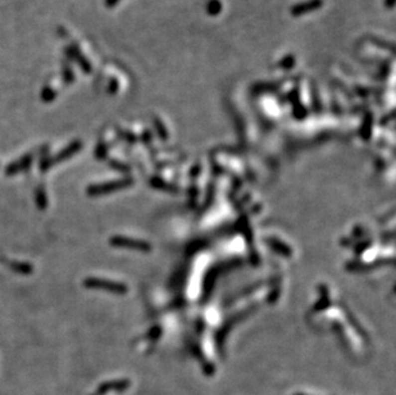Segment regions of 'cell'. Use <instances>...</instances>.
Instances as JSON below:
<instances>
[{
	"label": "cell",
	"mask_w": 396,
	"mask_h": 395,
	"mask_svg": "<svg viewBox=\"0 0 396 395\" xmlns=\"http://www.w3.org/2000/svg\"><path fill=\"white\" fill-rule=\"evenodd\" d=\"M81 147H82L81 141H78V140L73 141V143H71L69 145H67L63 150H60L58 154H55L54 157L44 159V161L41 162V171L42 172H46V171H48L51 166H54V165H57V163H62V162L67 161L68 158H71L72 156H75L76 153L80 152V150H81Z\"/></svg>",
	"instance_id": "cell-1"
},
{
	"label": "cell",
	"mask_w": 396,
	"mask_h": 395,
	"mask_svg": "<svg viewBox=\"0 0 396 395\" xmlns=\"http://www.w3.org/2000/svg\"><path fill=\"white\" fill-rule=\"evenodd\" d=\"M85 287L89 289H100V290L109 291L113 294H126L127 287L126 285L120 284V282L109 281L105 278H98V277H87L85 278L84 281Z\"/></svg>",
	"instance_id": "cell-2"
},
{
	"label": "cell",
	"mask_w": 396,
	"mask_h": 395,
	"mask_svg": "<svg viewBox=\"0 0 396 395\" xmlns=\"http://www.w3.org/2000/svg\"><path fill=\"white\" fill-rule=\"evenodd\" d=\"M66 54H67V57L71 58L72 60H75L76 63H78L80 68H81L85 73H90V72L93 71V67H91L90 60L85 57L84 54H82V51L80 50V48H78L76 44L68 45V46L66 48Z\"/></svg>",
	"instance_id": "cell-3"
},
{
	"label": "cell",
	"mask_w": 396,
	"mask_h": 395,
	"mask_svg": "<svg viewBox=\"0 0 396 395\" xmlns=\"http://www.w3.org/2000/svg\"><path fill=\"white\" fill-rule=\"evenodd\" d=\"M131 184L130 180H125V181H116V183H107V184H100V185H93L90 188H87V194L91 197L95 195H102L107 194V193H112L114 190H118L121 188H126Z\"/></svg>",
	"instance_id": "cell-4"
},
{
	"label": "cell",
	"mask_w": 396,
	"mask_h": 395,
	"mask_svg": "<svg viewBox=\"0 0 396 395\" xmlns=\"http://www.w3.org/2000/svg\"><path fill=\"white\" fill-rule=\"evenodd\" d=\"M111 244L114 246H121V248H131L136 249V250L147 251L149 250V244L144 241L136 239H130V237L125 236H114L111 239Z\"/></svg>",
	"instance_id": "cell-5"
},
{
	"label": "cell",
	"mask_w": 396,
	"mask_h": 395,
	"mask_svg": "<svg viewBox=\"0 0 396 395\" xmlns=\"http://www.w3.org/2000/svg\"><path fill=\"white\" fill-rule=\"evenodd\" d=\"M322 6H323V0H305V1L297 3L296 5L292 6L290 9V13L294 17H300V15L306 14V13L318 10Z\"/></svg>",
	"instance_id": "cell-6"
},
{
	"label": "cell",
	"mask_w": 396,
	"mask_h": 395,
	"mask_svg": "<svg viewBox=\"0 0 396 395\" xmlns=\"http://www.w3.org/2000/svg\"><path fill=\"white\" fill-rule=\"evenodd\" d=\"M32 159H33L32 154H26V156L22 157L19 161H15L13 162V163H10V165L5 168V175H8V176H13V175H17L19 174V172H22V171L27 170V168L31 166V163H32Z\"/></svg>",
	"instance_id": "cell-7"
},
{
	"label": "cell",
	"mask_w": 396,
	"mask_h": 395,
	"mask_svg": "<svg viewBox=\"0 0 396 395\" xmlns=\"http://www.w3.org/2000/svg\"><path fill=\"white\" fill-rule=\"evenodd\" d=\"M35 195H36L37 206H39L40 209H45L46 206H48V197H46V193H45V189H44V186H39V188L36 189V193H35Z\"/></svg>",
	"instance_id": "cell-8"
},
{
	"label": "cell",
	"mask_w": 396,
	"mask_h": 395,
	"mask_svg": "<svg viewBox=\"0 0 396 395\" xmlns=\"http://www.w3.org/2000/svg\"><path fill=\"white\" fill-rule=\"evenodd\" d=\"M222 1L221 0H208L207 3V13L209 15H218L222 12Z\"/></svg>",
	"instance_id": "cell-9"
},
{
	"label": "cell",
	"mask_w": 396,
	"mask_h": 395,
	"mask_svg": "<svg viewBox=\"0 0 396 395\" xmlns=\"http://www.w3.org/2000/svg\"><path fill=\"white\" fill-rule=\"evenodd\" d=\"M9 264L10 268L17 273H22V275H30L32 273V267L27 263H21V262H10Z\"/></svg>",
	"instance_id": "cell-10"
},
{
	"label": "cell",
	"mask_w": 396,
	"mask_h": 395,
	"mask_svg": "<svg viewBox=\"0 0 396 395\" xmlns=\"http://www.w3.org/2000/svg\"><path fill=\"white\" fill-rule=\"evenodd\" d=\"M55 96H57V94H55V91L51 89L50 86H45L44 89H42V91H41L42 102H45V103L51 102V100H54Z\"/></svg>",
	"instance_id": "cell-11"
},
{
	"label": "cell",
	"mask_w": 396,
	"mask_h": 395,
	"mask_svg": "<svg viewBox=\"0 0 396 395\" xmlns=\"http://www.w3.org/2000/svg\"><path fill=\"white\" fill-rule=\"evenodd\" d=\"M295 62H296V60H295L294 55L288 54V55H286L285 58H282V59L279 60L278 66L283 69H291L292 67L295 66Z\"/></svg>",
	"instance_id": "cell-12"
},
{
	"label": "cell",
	"mask_w": 396,
	"mask_h": 395,
	"mask_svg": "<svg viewBox=\"0 0 396 395\" xmlns=\"http://www.w3.org/2000/svg\"><path fill=\"white\" fill-rule=\"evenodd\" d=\"M63 81L66 84H72L75 81V73L66 62H63Z\"/></svg>",
	"instance_id": "cell-13"
},
{
	"label": "cell",
	"mask_w": 396,
	"mask_h": 395,
	"mask_svg": "<svg viewBox=\"0 0 396 395\" xmlns=\"http://www.w3.org/2000/svg\"><path fill=\"white\" fill-rule=\"evenodd\" d=\"M371 41H372L373 44L378 45V46H381V48L389 49V50H390L391 53H394V45L393 44H389V42H384V41H381V40H378V39H371Z\"/></svg>",
	"instance_id": "cell-14"
},
{
	"label": "cell",
	"mask_w": 396,
	"mask_h": 395,
	"mask_svg": "<svg viewBox=\"0 0 396 395\" xmlns=\"http://www.w3.org/2000/svg\"><path fill=\"white\" fill-rule=\"evenodd\" d=\"M118 90V82H117V80H111V82H109V87H108V91L111 94H114L116 93V91H117Z\"/></svg>",
	"instance_id": "cell-15"
},
{
	"label": "cell",
	"mask_w": 396,
	"mask_h": 395,
	"mask_svg": "<svg viewBox=\"0 0 396 395\" xmlns=\"http://www.w3.org/2000/svg\"><path fill=\"white\" fill-rule=\"evenodd\" d=\"M120 1L121 0H104V5L107 6V8H114Z\"/></svg>",
	"instance_id": "cell-16"
},
{
	"label": "cell",
	"mask_w": 396,
	"mask_h": 395,
	"mask_svg": "<svg viewBox=\"0 0 396 395\" xmlns=\"http://www.w3.org/2000/svg\"><path fill=\"white\" fill-rule=\"evenodd\" d=\"M104 147H103V145H100V147H98V149H96V156H100L102 157L103 154H104Z\"/></svg>",
	"instance_id": "cell-17"
},
{
	"label": "cell",
	"mask_w": 396,
	"mask_h": 395,
	"mask_svg": "<svg viewBox=\"0 0 396 395\" xmlns=\"http://www.w3.org/2000/svg\"><path fill=\"white\" fill-rule=\"evenodd\" d=\"M394 1H395V0H385V6H386V8H393Z\"/></svg>",
	"instance_id": "cell-18"
}]
</instances>
